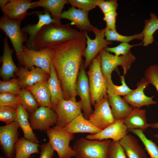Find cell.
<instances>
[{
  "mask_svg": "<svg viewBox=\"0 0 158 158\" xmlns=\"http://www.w3.org/2000/svg\"><path fill=\"white\" fill-rule=\"evenodd\" d=\"M86 41L85 37L75 38L48 47L65 99L76 100V85Z\"/></svg>",
  "mask_w": 158,
  "mask_h": 158,
  "instance_id": "obj_1",
  "label": "cell"
},
{
  "mask_svg": "<svg viewBox=\"0 0 158 158\" xmlns=\"http://www.w3.org/2000/svg\"><path fill=\"white\" fill-rule=\"evenodd\" d=\"M85 37V32L72 28L69 24L52 23L44 26L36 36L32 49L39 50L73 38Z\"/></svg>",
  "mask_w": 158,
  "mask_h": 158,
  "instance_id": "obj_2",
  "label": "cell"
},
{
  "mask_svg": "<svg viewBox=\"0 0 158 158\" xmlns=\"http://www.w3.org/2000/svg\"><path fill=\"white\" fill-rule=\"evenodd\" d=\"M100 61L99 54L89 66L87 72L91 102L94 106L107 95L106 78L102 71Z\"/></svg>",
  "mask_w": 158,
  "mask_h": 158,
  "instance_id": "obj_3",
  "label": "cell"
},
{
  "mask_svg": "<svg viewBox=\"0 0 158 158\" xmlns=\"http://www.w3.org/2000/svg\"><path fill=\"white\" fill-rule=\"evenodd\" d=\"M110 140H89L80 138L75 142L73 147L75 158H107Z\"/></svg>",
  "mask_w": 158,
  "mask_h": 158,
  "instance_id": "obj_4",
  "label": "cell"
},
{
  "mask_svg": "<svg viewBox=\"0 0 158 158\" xmlns=\"http://www.w3.org/2000/svg\"><path fill=\"white\" fill-rule=\"evenodd\" d=\"M49 142L55 151L59 158L75 157V151L69 146L70 142L74 138L73 134L66 131L63 128L56 126L46 130Z\"/></svg>",
  "mask_w": 158,
  "mask_h": 158,
  "instance_id": "obj_5",
  "label": "cell"
},
{
  "mask_svg": "<svg viewBox=\"0 0 158 158\" xmlns=\"http://www.w3.org/2000/svg\"><path fill=\"white\" fill-rule=\"evenodd\" d=\"M22 54L17 57L21 66L30 70L34 66L40 68L50 75L51 61L48 48L37 50L29 49L24 45Z\"/></svg>",
  "mask_w": 158,
  "mask_h": 158,
  "instance_id": "obj_6",
  "label": "cell"
},
{
  "mask_svg": "<svg viewBox=\"0 0 158 158\" xmlns=\"http://www.w3.org/2000/svg\"><path fill=\"white\" fill-rule=\"evenodd\" d=\"M99 54L101 70L106 78L111 75L112 71L118 66L121 67L123 70V75H125L136 59L135 56L130 51L125 55L116 56L104 49Z\"/></svg>",
  "mask_w": 158,
  "mask_h": 158,
  "instance_id": "obj_7",
  "label": "cell"
},
{
  "mask_svg": "<svg viewBox=\"0 0 158 158\" xmlns=\"http://www.w3.org/2000/svg\"><path fill=\"white\" fill-rule=\"evenodd\" d=\"M20 23L18 20L10 19L4 15L0 19V28L10 39L17 57L22 54L23 43L28 40L26 33L20 28Z\"/></svg>",
  "mask_w": 158,
  "mask_h": 158,
  "instance_id": "obj_8",
  "label": "cell"
},
{
  "mask_svg": "<svg viewBox=\"0 0 158 158\" xmlns=\"http://www.w3.org/2000/svg\"><path fill=\"white\" fill-rule=\"evenodd\" d=\"M105 31V28L99 29L93 26L92 31L95 37L93 40L90 37L87 32H85L87 44L83 54L85 58L83 66L85 70L100 52L111 43V42L104 39Z\"/></svg>",
  "mask_w": 158,
  "mask_h": 158,
  "instance_id": "obj_9",
  "label": "cell"
},
{
  "mask_svg": "<svg viewBox=\"0 0 158 158\" xmlns=\"http://www.w3.org/2000/svg\"><path fill=\"white\" fill-rule=\"evenodd\" d=\"M80 101L63 99L56 104L54 111L57 116L56 126L64 127L73 119L82 113Z\"/></svg>",
  "mask_w": 158,
  "mask_h": 158,
  "instance_id": "obj_10",
  "label": "cell"
},
{
  "mask_svg": "<svg viewBox=\"0 0 158 158\" xmlns=\"http://www.w3.org/2000/svg\"><path fill=\"white\" fill-rule=\"evenodd\" d=\"M29 121L33 129L47 130L56 124L57 116L53 109L43 105L29 116Z\"/></svg>",
  "mask_w": 158,
  "mask_h": 158,
  "instance_id": "obj_11",
  "label": "cell"
},
{
  "mask_svg": "<svg viewBox=\"0 0 158 158\" xmlns=\"http://www.w3.org/2000/svg\"><path fill=\"white\" fill-rule=\"evenodd\" d=\"M19 127L16 121L0 127V146L7 158H14V146L19 139Z\"/></svg>",
  "mask_w": 158,
  "mask_h": 158,
  "instance_id": "obj_12",
  "label": "cell"
},
{
  "mask_svg": "<svg viewBox=\"0 0 158 158\" xmlns=\"http://www.w3.org/2000/svg\"><path fill=\"white\" fill-rule=\"evenodd\" d=\"M77 95L80 97L83 115L88 119L93 110L91 107L88 77L82 64L78 76L75 87Z\"/></svg>",
  "mask_w": 158,
  "mask_h": 158,
  "instance_id": "obj_13",
  "label": "cell"
},
{
  "mask_svg": "<svg viewBox=\"0 0 158 158\" xmlns=\"http://www.w3.org/2000/svg\"><path fill=\"white\" fill-rule=\"evenodd\" d=\"M31 0H0V6L4 16L8 18L21 22L32 8Z\"/></svg>",
  "mask_w": 158,
  "mask_h": 158,
  "instance_id": "obj_14",
  "label": "cell"
},
{
  "mask_svg": "<svg viewBox=\"0 0 158 158\" xmlns=\"http://www.w3.org/2000/svg\"><path fill=\"white\" fill-rule=\"evenodd\" d=\"M88 120L94 126L103 130L115 121L109 103L107 94L94 106V110Z\"/></svg>",
  "mask_w": 158,
  "mask_h": 158,
  "instance_id": "obj_15",
  "label": "cell"
},
{
  "mask_svg": "<svg viewBox=\"0 0 158 158\" xmlns=\"http://www.w3.org/2000/svg\"><path fill=\"white\" fill-rule=\"evenodd\" d=\"M149 84L144 78H142L137 83L136 88L123 98L133 108L140 109L142 106L156 104L157 102L153 100L154 96L149 97L144 94V91Z\"/></svg>",
  "mask_w": 158,
  "mask_h": 158,
  "instance_id": "obj_16",
  "label": "cell"
},
{
  "mask_svg": "<svg viewBox=\"0 0 158 158\" xmlns=\"http://www.w3.org/2000/svg\"><path fill=\"white\" fill-rule=\"evenodd\" d=\"M128 131L123 119L116 120L113 123L98 133L87 135L86 138L89 140H100L111 139L114 141L119 142L128 133Z\"/></svg>",
  "mask_w": 158,
  "mask_h": 158,
  "instance_id": "obj_17",
  "label": "cell"
},
{
  "mask_svg": "<svg viewBox=\"0 0 158 158\" xmlns=\"http://www.w3.org/2000/svg\"><path fill=\"white\" fill-rule=\"evenodd\" d=\"M14 74L18 77L20 86L25 88L42 81H48L50 75L42 69L32 67L30 70L20 66Z\"/></svg>",
  "mask_w": 158,
  "mask_h": 158,
  "instance_id": "obj_18",
  "label": "cell"
},
{
  "mask_svg": "<svg viewBox=\"0 0 158 158\" xmlns=\"http://www.w3.org/2000/svg\"><path fill=\"white\" fill-rule=\"evenodd\" d=\"M46 11H35L31 13V14L34 13L37 16L38 22L35 24H28L21 29L23 32L29 35V38L25 46L28 49H32V45L36 36L44 26L52 23H58L52 18L49 12Z\"/></svg>",
  "mask_w": 158,
  "mask_h": 158,
  "instance_id": "obj_19",
  "label": "cell"
},
{
  "mask_svg": "<svg viewBox=\"0 0 158 158\" xmlns=\"http://www.w3.org/2000/svg\"><path fill=\"white\" fill-rule=\"evenodd\" d=\"M88 12L72 6L63 12L61 18L68 19L71 24L75 25L81 31H92L93 26L88 18Z\"/></svg>",
  "mask_w": 158,
  "mask_h": 158,
  "instance_id": "obj_20",
  "label": "cell"
},
{
  "mask_svg": "<svg viewBox=\"0 0 158 158\" xmlns=\"http://www.w3.org/2000/svg\"><path fill=\"white\" fill-rule=\"evenodd\" d=\"M14 50L11 49L9 46L7 36L3 41V52L1 57L2 65L0 74L3 80H7L11 78H15V73L18 68L15 64L12 59V54Z\"/></svg>",
  "mask_w": 158,
  "mask_h": 158,
  "instance_id": "obj_21",
  "label": "cell"
},
{
  "mask_svg": "<svg viewBox=\"0 0 158 158\" xmlns=\"http://www.w3.org/2000/svg\"><path fill=\"white\" fill-rule=\"evenodd\" d=\"M63 128L67 132L73 134L89 133L94 134L102 130L93 125L88 119L84 117L82 113L75 118Z\"/></svg>",
  "mask_w": 158,
  "mask_h": 158,
  "instance_id": "obj_22",
  "label": "cell"
},
{
  "mask_svg": "<svg viewBox=\"0 0 158 158\" xmlns=\"http://www.w3.org/2000/svg\"><path fill=\"white\" fill-rule=\"evenodd\" d=\"M146 111L143 109L133 108L132 111L123 120L124 124L128 130L139 129L144 132L150 127L152 124L147 122L146 116Z\"/></svg>",
  "mask_w": 158,
  "mask_h": 158,
  "instance_id": "obj_23",
  "label": "cell"
},
{
  "mask_svg": "<svg viewBox=\"0 0 158 158\" xmlns=\"http://www.w3.org/2000/svg\"><path fill=\"white\" fill-rule=\"evenodd\" d=\"M26 88L31 93L40 105L44 106L53 109L47 81L39 82Z\"/></svg>",
  "mask_w": 158,
  "mask_h": 158,
  "instance_id": "obj_24",
  "label": "cell"
},
{
  "mask_svg": "<svg viewBox=\"0 0 158 158\" xmlns=\"http://www.w3.org/2000/svg\"><path fill=\"white\" fill-rule=\"evenodd\" d=\"M128 158H147L146 154L137 140L128 133L119 141Z\"/></svg>",
  "mask_w": 158,
  "mask_h": 158,
  "instance_id": "obj_25",
  "label": "cell"
},
{
  "mask_svg": "<svg viewBox=\"0 0 158 158\" xmlns=\"http://www.w3.org/2000/svg\"><path fill=\"white\" fill-rule=\"evenodd\" d=\"M68 4L67 0H40L32 2V8L41 7L51 13L52 18L58 23L60 20L62 9L65 5Z\"/></svg>",
  "mask_w": 158,
  "mask_h": 158,
  "instance_id": "obj_26",
  "label": "cell"
},
{
  "mask_svg": "<svg viewBox=\"0 0 158 158\" xmlns=\"http://www.w3.org/2000/svg\"><path fill=\"white\" fill-rule=\"evenodd\" d=\"M29 117L28 112L19 103L16 108V121L22 130L25 138L34 142L38 143V140L33 131V129L28 120Z\"/></svg>",
  "mask_w": 158,
  "mask_h": 158,
  "instance_id": "obj_27",
  "label": "cell"
},
{
  "mask_svg": "<svg viewBox=\"0 0 158 158\" xmlns=\"http://www.w3.org/2000/svg\"><path fill=\"white\" fill-rule=\"evenodd\" d=\"M108 101L115 120L124 119L133 108L120 96H108Z\"/></svg>",
  "mask_w": 158,
  "mask_h": 158,
  "instance_id": "obj_28",
  "label": "cell"
},
{
  "mask_svg": "<svg viewBox=\"0 0 158 158\" xmlns=\"http://www.w3.org/2000/svg\"><path fill=\"white\" fill-rule=\"evenodd\" d=\"M47 83L51 94V102L54 110L57 103L64 99L61 84L54 66L51 63L50 76Z\"/></svg>",
  "mask_w": 158,
  "mask_h": 158,
  "instance_id": "obj_29",
  "label": "cell"
},
{
  "mask_svg": "<svg viewBox=\"0 0 158 158\" xmlns=\"http://www.w3.org/2000/svg\"><path fill=\"white\" fill-rule=\"evenodd\" d=\"M38 143L29 141L24 137L19 138L14 146V158H29L33 154L38 153Z\"/></svg>",
  "mask_w": 158,
  "mask_h": 158,
  "instance_id": "obj_30",
  "label": "cell"
},
{
  "mask_svg": "<svg viewBox=\"0 0 158 158\" xmlns=\"http://www.w3.org/2000/svg\"><path fill=\"white\" fill-rule=\"evenodd\" d=\"M150 19L146 20L142 32L144 37L142 44L144 46H147L152 44L154 41L153 34L158 30V17L154 13L150 14Z\"/></svg>",
  "mask_w": 158,
  "mask_h": 158,
  "instance_id": "obj_31",
  "label": "cell"
},
{
  "mask_svg": "<svg viewBox=\"0 0 158 158\" xmlns=\"http://www.w3.org/2000/svg\"><path fill=\"white\" fill-rule=\"evenodd\" d=\"M17 96L20 105L30 114L39 107L40 105L33 95L26 88H21Z\"/></svg>",
  "mask_w": 158,
  "mask_h": 158,
  "instance_id": "obj_32",
  "label": "cell"
},
{
  "mask_svg": "<svg viewBox=\"0 0 158 158\" xmlns=\"http://www.w3.org/2000/svg\"><path fill=\"white\" fill-rule=\"evenodd\" d=\"M124 75L120 76L122 85L120 86L116 85L113 83L111 79V75L106 78L107 93L108 96L116 95L124 96L132 90L126 84Z\"/></svg>",
  "mask_w": 158,
  "mask_h": 158,
  "instance_id": "obj_33",
  "label": "cell"
},
{
  "mask_svg": "<svg viewBox=\"0 0 158 158\" xmlns=\"http://www.w3.org/2000/svg\"><path fill=\"white\" fill-rule=\"evenodd\" d=\"M136 135L143 144L150 158H158V146L152 140L148 139L143 131L139 129L128 130Z\"/></svg>",
  "mask_w": 158,
  "mask_h": 158,
  "instance_id": "obj_34",
  "label": "cell"
},
{
  "mask_svg": "<svg viewBox=\"0 0 158 158\" xmlns=\"http://www.w3.org/2000/svg\"><path fill=\"white\" fill-rule=\"evenodd\" d=\"M106 39L108 41H115L122 42L128 43L134 39L143 40L144 35L142 32L138 34L127 36L118 33L117 31L111 30H106L105 33Z\"/></svg>",
  "mask_w": 158,
  "mask_h": 158,
  "instance_id": "obj_35",
  "label": "cell"
},
{
  "mask_svg": "<svg viewBox=\"0 0 158 158\" xmlns=\"http://www.w3.org/2000/svg\"><path fill=\"white\" fill-rule=\"evenodd\" d=\"M21 88L18 78H13L7 80H0V93H8L17 96Z\"/></svg>",
  "mask_w": 158,
  "mask_h": 158,
  "instance_id": "obj_36",
  "label": "cell"
},
{
  "mask_svg": "<svg viewBox=\"0 0 158 158\" xmlns=\"http://www.w3.org/2000/svg\"><path fill=\"white\" fill-rule=\"evenodd\" d=\"M101 0H67L72 6L89 12L97 6Z\"/></svg>",
  "mask_w": 158,
  "mask_h": 158,
  "instance_id": "obj_37",
  "label": "cell"
},
{
  "mask_svg": "<svg viewBox=\"0 0 158 158\" xmlns=\"http://www.w3.org/2000/svg\"><path fill=\"white\" fill-rule=\"evenodd\" d=\"M16 109L8 106L0 107V120L8 124L15 121Z\"/></svg>",
  "mask_w": 158,
  "mask_h": 158,
  "instance_id": "obj_38",
  "label": "cell"
},
{
  "mask_svg": "<svg viewBox=\"0 0 158 158\" xmlns=\"http://www.w3.org/2000/svg\"><path fill=\"white\" fill-rule=\"evenodd\" d=\"M107 158H128V157L119 142L112 140L108 151Z\"/></svg>",
  "mask_w": 158,
  "mask_h": 158,
  "instance_id": "obj_39",
  "label": "cell"
},
{
  "mask_svg": "<svg viewBox=\"0 0 158 158\" xmlns=\"http://www.w3.org/2000/svg\"><path fill=\"white\" fill-rule=\"evenodd\" d=\"M144 78L158 92V65L154 64L149 67L145 71Z\"/></svg>",
  "mask_w": 158,
  "mask_h": 158,
  "instance_id": "obj_40",
  "label": "cell"
},
{
  "mask_svg": "<svg viewBox=\"0 0 158 158\" xmlns=\"http://www.w3.org/2000/svg\"><path fill=\"white\" fill-rule=\"evenodd\" d=\"M142 43L130 45L128 43L122 42L117 46L112 47H106L104 49L108 52L114 53L116 56H124L127 54L130 51L131 48L135 46L142 45Z\"/></svg>",
  "mask_w": 158,
  "mask_h": 158,
  "instance_id": "obj_41",
  "label": "cell"
},
{
  "mask_svg": "<svg viewBox=\"0 0 158 158\" xmlns=\"http://www.w3.org/2000/svg\"><path fill=\"white\" fill-rule=\"evenodd\" d=\"M19 103L17 96L8 93H0V107L8 106L16 109Z\"/></svg>",
  "mask_w": 158,
  "mask_h": 158,
  "instance_id": "obj_42",
  "label": "cell"
},
{
  "mask_svg": "<svg viewBox=\"0 0 158 158\" xmlns=\"http://www.w3.org/2000/svg\"><path fill=\"white\" fill-rule=\"evenodd\" d=\"M101 9L104 14L112 11H116L118 7L117 1L101 0L97 5Z\"/></svg>",
  "mask_w": 158,
  "mask_h": 158,
  "instance_id": "obj_43",
  "label": "cell"
},
{
  "mask_svg": "<svg viewBox=\"0 0 158 158\" xmlns=\"http://www.w3.org/2000/svg\"><path fill=\"white\" fill-rule=\"evenodd\" d=\"M117 13L116 11H112L104 14L103 19L106 23L105 28L106 30H111L116 31V22Z\"/></svg>",
  "mask_w": 158,
  "mask_h": 158,
  "instance_id": "obj_44",
  "label": "cell"
},
{
  "mask_svg": "<svg viewBox=\"0 0 158 158\" xmlns=\"http://www.w3.org/2000/svg\"><path fill=\"white\" fill-rule=\"evenodd\" d=\"M40 148L39 158H52L55 151L49 142L41 145Z\"/></svg>",
  "mask_w": 158,
  "mask_h": 158,
  "instance_id": "obj_45",
  "label": "cell"
},
{
  "mask_svg": "<svg viewBox=\"0 0 158 158\" xmlns=\"http://www.w3.org/2000/svg\"><path fill=\"white\" fill-rule=\"evenodd\" d=\"M150 127L153 128L158 129V122L152 124ZM154 136L157 140L158 142V133L154 135Z\"/></svg>",
  "mask_w": 158,
  "mask_h": 158,
  "instance_id": "obj_46",
  "label": "cell"
},
{
  "mask_svg": "<svg viewBox=\"0 0 158 158\" xmlns=\"http://www.w3.org/2000/svg\"><path fill=\"white\" fill-rule=\"evenodd\" d=\"M0 158H4L2 157H0Z\"/></svg>",
  "mask_w": 158,
  "mask_h": 158,
  "instance_id": "obj_47",
  "label": "cell"
},
{
  "mask_svg": "<svg viewBox=\"0 0 158 158\" xmlns=\"http://www.w3.org/2000/svg\"></svg>",
  "mask_w": 158,
  "mask_h": 158,
  "instance_id": "obj_48",
  "label": "cell"
}]
</instances>
